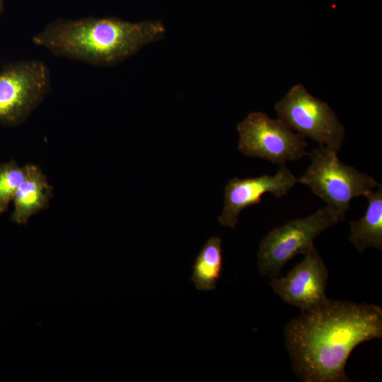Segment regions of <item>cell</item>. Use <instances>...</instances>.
I'll return each instance as SVG.
<instances>
[{
	"instance_id": "1",
	"label": "cell",
	"mask_w": 382,
	"mask_h": 382,
	"mask_svg": "<svg viewBox=\"0 0 382 382\" xmlns=\"http://www.w3.org/2000/svg\"><path fill=\"white\" fill-rule=\"evenodd\" d=\"M284 342L295 375L304 382H350L345 365L359 344L382 336V308L328 299L293 318Z\"/></svg>"
},
{
	"instance_id": "2",
	"label": "cell",
	"mask_w": 382,
	"mask_h": 382,
	"mask_svg": "<svg viewBox=\"0 0 382 382\" xmlns=\"http://www.w3.org/2000/svg\"><path fill=\"white\" fill-rule=\"evenodd\" d=\"M158 21L132 23L115 18L55 20L33 37L54 55L97 66L115 64L164 37Z\"/></svg>"
},
{
	"instance_id": "3",
	"label": "cell",
	"mask_w": 382,
	"mask_h": 382,
	"mask_svg": "<svg viewBox=\"0 0 382 382\" xmlns=\"http://www.w3.org/2000/svg\"><path fill=\"white\" fill-rule=\"evenodd\" d=\"M308 156L311 163L297 182L309 187L341 221L354 198L365 196L378 185L373 177L343 163L337 153L324 146L313 149Z\"/></svg>"
},
{
	"instance_id": "4",
	"label": "cell",
	"mask_w": 382,
	"mask_h": 382,
	"mask_svg": "<svg viewBox=\"0 0 382 382\" xmlns=\"http://www.w3.org/2000/svg\"><path fill=\"white\" fill-rule=\"evenodd\" d=\"M341 219L328 206L274 228L261 241L257 251L260 274L271 277L299 254H304L313 241Z\"/></svg>"
},
{
	"instance_id": "5",
	"label": "cell",
	"mask_w": 382,
	"mask_h": 382,
	"mask_svg": "<svg viewBox=\"0 0 382 382\" xmlns=\"http://www.w3.org/2000/svg\"><path fill=\"white\" fill-rule=\"evenodd\" d=\"M274 108L278 119L291 129L331 151H340L344 126L329 105L310 94L302 84L293 86Z\"/></svg>"
},
{
	"instance_id": "6",
	"label": "cell",
	"mask_w": 382,
	"mask_h": 382,
	"mask_svg": "<svg viewBox=\"0 0 382 382\" xmlns=\"http://www.w3.org/2000/svg\"><path fill=\"white\" fill-rule=\"evenodd\" d=\"M47 66L37 59L16 62L0 71V124L23 122L42 102L50 89Z\"/></svg>"
},
{
	"instance_id": "7",
	"label": "cell",
	"mask_w": 382,
	"mask_h": 382,
	"mask_svg": "<svg viewBox=\"0 0 382 382\" xmlns=\"http://www.w3.org/2000/svg\"><path fill=\"white\" fill-rule=\"evenodd\" d=\"M237 130L238 149L247 156L263 158L279 166L308 155L303 135L264 112H250L237 125Z\"/></svg>"
},
{
	"instance_id": "8",
	"label": "cell",
	"mask_w": 382,
	"mask_h": 382,
	"mask_svg": "<svg viewBox=\"0 0 382 382\" xmlns=\"http://www.w3.org/2000/svg\"><path fill=\"white\" fill-rule=\"evenodd\" d=\"M285 277H272L270 286L284 302L301 311L311 310L325 301L328 271L314 245Z\"/></svg>"
},
{
	"instance_id": "9",
	"label": "cell",
	"mask_w": 382,
	"mask_h": 382,
	"mask_svg": "<svg viewBox=\"0 0 382 382\" xmlns=\"http://www.w3.org/2000/svg\"><path fill=\"white\" fill-rule=\"evenodd\" d=\"M296 183L297 178L284 164L279 166L274 175L233 178L225 187L224 205L218 220L224 226L235 228L243 209L260 204L262 197L267 192L277 198L286 195Z\"/></svg>"
},
{
	"instance_id": "10",
	"label": "cell",
	"mask_w": 382,
	"mask_h": 382,
	"mask_svg": "<svg viewBox=\"0 0 382 382\" xmlns=\"http://www.w3.org/2000/svg\"><path fill=\"white\" fill-rule=\"evenodd\" d=\"M25 176L14 196L11 219L18 224H25L30 219L47 209L53 197V187L40 167L25 166Z\"/></svg>"
},
{
	"instance_id": "11",
	"label": "cell",
	"mask_w": 382,
	"mask_h": 382,
	"mask_svg": "<svg viewBox=\"0 0 382 382\" xmlns=\"http://www.w3.org/2000/svg\"><path fill=\"white\" fill-rule=\"evenodd\" d=\"M376 188L365 195L368 205L364 215L349 222V239L360 253L369 248L382 250L381 184Z\"/></svg>"
},
{
	"instance_id": "12",
	"label": "cell",
	"mask_w": 382,
	"mask_h": 382,
	"mask_svg": "<svg viewBox=\"0 0 382 382\" xmlns=\"http://www.w3.org/2000/svg\"><path fill=\"white\" fill-rule=\"evenodd\" d=\"M221 243L219 237L209 238L196 257L191 281L197 289L207 291L216 289L222 271Z\"/></svg>"
},
{
	"instance_id": "13",
	"label": "cell",
	"mask_w": 382,
	"mask_h": 382,
	"mask_svg": "<svg viewBox=\"0 0 382 382\" xmlns=\"http://www.w3.org/2000/svg\"><path fill=\"white\" fill-rule=\"evenodd\" d=\"M25 176L24 166L12 161L0 165V213L6 211Z\"/></svg>"
},
{
	"instance_id": "14",
	"label": "cell",
	"mask_w": 382,
	"mask_h": 382,
	"mask_svg": "<svg viewBox=\"0 0 382 382\" xmlns=\"http://www.w3.org/2000/svg\"><path fill=\"white\" fill-rule=\"evenodd\" d=\"M4 9V0H0V14L2 13Z\"/></svg>"
}]
</instances>
